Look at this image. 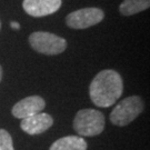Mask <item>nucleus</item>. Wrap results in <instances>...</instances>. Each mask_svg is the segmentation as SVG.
Wrapping results in <instances>:
<instances>
[{
  "instance_id": "obj_1",
  "label": "nucleus",
  "mask_w": 150,
  "mask_h": 150,
  "mask_svg": "<svg viewBox=\"0 0 150 150\" xmlns=\"http://www.w3.org/2000/svg\"><path fill=\"white\" fill-rule=\"evenodd\" d=\"M121 76L116 70H102L92 79L89 86V96L97 107L108 108L115 105L122 95Z\"/></svg>"
},
{
  "instance_id": "obj_2",
  "label": "nucleus",
  "mask_w": 150,
  "mask_h": 150,
  "mask_svg": "<svg viewBox=\"0 0 150 150\" xmlns=\"http://www.w3.org/2000/svg\"><path fill=\"white\" fill-rule=\"evenodd\" d=\"M74 129L80 137H95L105 129V116L96 109H81L74 119Z\"/></svg>"
},
{
  "instance_id": "obj_3",
  "label": "nucleus",
  "mask_w": 150,
  "mask_h": 150,
  "mask_svg": "<svg viewBox=\"0 0 150 150\" xmlns=\"http://www.w3.org/2000/svg\"><path fill=\"white\" fill-rule=\"evenodd\" d=\"M145 103L139 96H130L125 98L110 112V121L115 126L125 127L132 122L144 111Z\"/></svg>"
},
{
  "instance_id": "obj_4",
  "label": "nucleus",
  "mask_w": 150,
  "mask_h": 150,
  "mask_svg": "<svg viewBox=\"0 0 150 150\" xmlns=\"http://www.w3.org/2000/svg\"><path fill=\"white\" fill-rule=\"evenodd\" d=\"M29 43L33 50L47 56H56L64 52L67 48V41L62 37L47 31L32 32Z\"/></svg>"
},
{
  "instance_id": "obj_5",
  "label": "nucleus",
  "mask_w": 150,
  "mask_h": 150,
  "mask_svg": "<svg viewBox=\"0 0 150 150\" xmlns=\"http://www.w3.org/2000/svg\"><path fill=\"white\" fill-rule=\"evenodd\" d=\"M105 13L99 8H83L70 12L66 17L67 26L72 29H87L101 22Z\"/></svg>"
},
{
  "instance_id": "obj_6",
  "label": "nucleus",
  "mask_w": 150,
  "mask_h": 150,
  "mask_svg": "<svg viewBox=\"0 0 150 150\" xmlns=\"http://www.w3.org/2000/svg\"><path fill=\"white\" fill-rule=\"evenodd\" d=\"M46 107V101L40 96H29L18 101L11 109L13 117L18 119H25L41 112Z\"/></svg>"
},
{
  "instance_id": "obj_7",
  "label": "nucleus",
  "mask_w": 150,
  "mask_h": 150,
  "mask_svg": "<svg viewBox=\"0 0 150 150\" xmlns=\"http://www.w3.org/2000/svg\"><path fill=\"white\" fill-rule=\"evenodd\" d=\"M54 125V118L45 112L36 113L33 116L21 119L20 128L30 136H37L47 131Z\"/></svg>"
},
{
  "instance_id": "obj_8",
  "label": "nucleus",
  "mask_w": 150,
  "mask_h": 150,
  "mask_svg": "<svg viewBox=\"0 0 150 150\" xmlns=\"http://www.w3.org/2000/svg\"><path fill=\"white\" fill-rule=\"evenodd\" d=\"M61 0H23V10L31 17H45L52 15L61 7Z\"/></svg>"
},
{
  "instance_id": "obj_9",
  "label": "nucleus",
  "mask_w": 150,
  "mask_h": 150,
  "mask_svg": "<svg viewBox=\"0 0 150 150\" xmlns=\"http://www.w3.org/2000/svg\"><path fill=\"white\" fill-rule=\"evenodd\" d=\"M87 141L80 136H66L56 140L49 150H87Z\"/></svg>"
},
{
  "instance_id": "obj_10",
  "label": "nucleus",
  "mask_w": 150,
  "mask_h": 150,
  "mask_svg": "<svg viewBox=\"0 0 150 150\" xmlns=\"http://www.w3.org/2000/svg\"><path fill=\"white\" fill-rule=\"evenodd\" d=\"M150 7V0H123L119 6V11L123 16H132L145 11Z\"/></svg>"
},
{
  "instance_id": "obj_11",
  "label": "nucleus",
  "mask_w": 150,
  "mask_h": 150,
  "mask_svg": "<svg viewBox=\"0 0 150 150\" xmlns=\"http://www.w3.org/2000/svg\"><path fill=\"white\" fill-rule=\"evenodd\" d=\"M0 150H15L10 134L5 129H0Z\"/></svg>"
},
{
  "instance_id": "obj_12",
  "label": "nucleus",
  "mask_w": 150,
  "mask_h": 150,
  "mask_svg": "<svg viewBox=\"0 0 150 150\" xmlns=\"http://www.w3.org/2000/svg\"><path fill=\"white\" fill-rule=\"evenodd\" d=\"M10 27L12 28V29H15V30H18V29H20V23L17 21H11Z\"/></svg>"
},
{
  "instance_id": "obj_13",
  "label": "nucleus",
  "mask_w": 150,
  "mask_h": 150,
  "mask_svg": "<svg viewBox=\"0 0 150 150\" xmlns=\"http://www.w3.org/2000/svg\"><path fill=\"white\" fill-rule=\"evenodd\" d=\"M2 80V67H1V64H0V82Z\"/></svg>"
},
{
  "instance_id": "obj_14",
  "label": "nucleus",
  "mask_w": 150,
  "mask_h": 150,
  "mask_svg": "<svg viewBox=\"0 0 150 150\" xmlns=\"http://www.w3.org/2000/svg\"><path fill=\"white\" fill-rule=\"evenodd\" d=\"M0 29H1V22H0Z\"/></svg>"
}]
</instances>
